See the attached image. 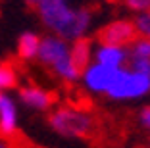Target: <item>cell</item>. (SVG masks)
I'll use <instances>...</instances> for the list:
<instances>
[{
  "instance_id": "6da1fadb",
  "label": "cell",
  "mask_w": 150,
  "mask_h": 148,
  "mask_svg": "<svg viewBox=\"0 0 150 148\" xmlns=\"http://www.w3.org/2000/svg\"><path fill=\"white\" fill-rule=\"evenodd\" d=\"M37 13L50 35L62 37L67 42L87 37L93 25V13L87 8H73L69 0H40Z\"/></svg>"
},
{
  "instance_id": "7a4b0ae2",
  "label": "cell",
  "mask_w": 150,
  "mask_h": 148,
  "mask_svg": "<svg viewBox=\"0 0 150 148\" xmlns=\"http://www.w3.org/2000/svg\"><path fill=\"white\" fill-rule=\"evenodd\" d=\"M37 60L44 67H48L50 73H54L58 79H62L64 83H77L79 81L81 71L75 67L73 60H71L69 42L62 37H56V35L42 37Z\"/></svg>"
},
{
  "instance_id": "3957f363",
  "label": "cell",
  "mask_w": 150,
  "mask_h": 148,
  "mask_svg": "<svg viewBox=\"0 0 150 148\" xmlns=\"http://www.w3.org/2000/svg\"><path fill=\"white\" fill-rule=\"evenodd\" d=\"M48 125L56 135L64 139H85L91 137L94 131V118L87 110L62 106L50 112Z\"/></svg>"
},
{
  "instance_id": "277c9868",
  "label": "cell",
  "mask_w": 150,
  "mask_h": 148,
  "mask_svg": "<svg viewBox=\"0 0 150 148\" xmlns=\"http://www.w3.org/2000/svg\"><path fill=\"white\" fill-rule=\"evenodd\" d=\"M150 94V75L139 73L131 67H119L115 69L114 81L104 96L114 102H133L141 100Z\"/></svg>"
},
{
  "instance_id": "5b68a950",
  "label": "cell",
  "mask_w": 150,
  "mask_h": 148,
  "mask_svg": "<svg viewBox=\"0 0 150 148\" xmlns=\"http://www.w3.org/2000/svg\"><path fill=\"white\" fill-rule=\"evenodd\" d=\"M115 69L106 67V65H100L96 62H91V64L81 71L79 75V83L83 85V89L88 94L94 96H104L110 89L112 81H114Z\"/></svg>"
},
{
  "instance_id": "8992f818",
  "label": "cell",
  "mask_w": 150,
  "mask_h": 148,
  "mask_svg": "<svg viewBox=\"0 0 150 148\" xmlns=\"http://www.w3.org/2000/svg\"><path fill=\"white\" fill-rule=\"evenodd\" d=\"M139 37L133 19H114L106 23L98 33V42L115 44V46H129Z\"/></svg>"
},
{
  "instance_id": "52a82bcc",
  "label": "cell",
  "mask_w": 150,
  "mask_h": 148,
  "mask_svg": "<svg viewBox=\"0 0 150 148\" xmlns=\"http://www.w3.org/2000/svg\"><path fill=\"white\" fill-rule=\"evenodd\" d=\"M18 102L33 112H50L54 106V94L42 87L27 85L18 91Z\"/></svg>"
},
{
  "instance_id": "ba28073f",
  "label": "cell",
  "mask_w": 150,
  "mask_h": 148,
  "mask_svg": "<svg viewBox=\"0 0 150 148\" xmlns=\"http://www.w3.org/2000/svg\"><path fill=\"white\" fill-rule=\"evenodd\" d=\"M19 127V110L18 100L13 96L2 92L0 94V137L10 139L18 133Z\"/></svg>"
},
{
  "instance_id": "9c48e42d",
  "label": "cell",
  "mask_w": 150,
  "mask_h": 148,
  "mask_svg": "<svg viewBox=\"0 0 150 148\" xmlns=\"http://www.w3.org/2000/svg\"><path fill=\"white\" fill-rule=\"evenodd\" d=\"M127 58H129L127 46H115V44H104V42H98L96 46H93V62L112 67V69L125 67Z\"/></svg>"
},
{
  "instance_id": "30bf717a",
  "label": "cell",
  "mask_w": 150,
  "mask_h": 148,
  "mask_svg": "<svg viewBox=\"0 0 150 148\" xmlns=\"http://www.w3.org/2000/svg\"><path fill=\"white\" fill-rule=\"evenodd\" d=\"M40 39L42 37L37 35L35 31H25L21 33L18 39V58L21 62H31V60H37V54H39V46H40Z\"/></svg>"
},
{
  "instance_id": "8fae6325",
  "label": "cell",
  "mask_w": 150,
  "mask_h": 148,
  "mask_svg": "<svg viewBox=\"0 0 150 148\" xmlns=\"http://www.w3.org/2000/svg\"><path fill=\"white\" fill-rule=\"evenodd\" d=\"M69 50H71V60H73L75 67L79 71H83L91 62H93V42L83 37V39L71 40L69 42Z\"/></svg>"
},
{
  "instance_id": "7c38bea8",
  "label": "cell",
  "mask_w": 150,
  "mask_h": 148,
  "mask_svg": "<svg viewBox=\"0 0 150 148\" xmlns=\"http://www.w3.org/2000/svg\"><path fill=\"white\" fill-rule=\"evenodd\" d=\"M127 50H129L127 60H150V39L139 35L127 46Z\"/></svg>"
},
{
  "instance_id": "4fadbf2b",
  "label": "cell",
  "mask_w": 150,
  "mask_h": 148,
  "mask_svg": "<svg viewBox=\"0 0 150 148\" xmlns=\"http://www.w3.org/2000/svg\"><path fill=\"white\" fill-rule=\"evenodd\" d=\"M16 85H18L16 69L8 64H0V89L6 92L8 89H13Z\"/></svg>"
},
{
  "instance_id": "5bb4252c",
  "label": "cell",
  "mask_w": 150,
  "mask_h": 148,
  "mask_svg": "<svg viewBox=\"0 0 150 148\" xmlns=\"http://www.w3.org/2000/svg\"><path fill=\"white\" fill-rule=\"evenodd\" d=\"M133 23H135V27H137V33H139V35L150 39V12L139 13L137 18L133 19Z\"/></svg>"
},
{
  "instance_id": "9a60e30c",
  "label": "cell",
  "mask_w": 150,
  "mask_h": 148,
  "mask_svg": "<svg viewBox=\"0 0 150 148\" xmlns=\"http://www.w3.org/2000/svg\"><path fill=\"white\" fill-rule=\"evenodd\" d=\"M123 4H125V8H127L129 12H133L135 16L150 12V0H123Z\"/></svg>"
},
{
  "instance_id": "2e32d148",
  "label": "cell",
  "mask_w": 150,
  "mask_h": 148,
  "mask_svg": "<svg viewBox=\"0 0 150 148\" xmlns=\"http://www.w3.org/2000/svg\"><path fill=\"white\" fill-rule=\"evenodd\" d=\"M139 123H141L142 129L150 131V104L141 108V112H139Z\"/></svg>"
},
{
  "instance_id": "e0dca14e",
  "label": "cell",
  "mask_w": 150,
  "mask_h": 148,
  "mask_svg": "<svg viewBox=\"0 0 150 148\" xmlns=\"http://www.w3.org/2000/svg\"><path fill=\"white\" fill-rule=\"evenodd\" d=\"M0 148H10V144L6 142V139H2V137H0Z\"/></svg>"
},
{
  "instance_id": "ac0fdd59",
  "label": "cell",
  "mask_w": 150,
  "mask_h": 148,
  "mask_svg": "<svg viewBox=\"0 0 150 148\" xmlns=\"http://www.w3.org/2000/svg\"><path fill=\"white\" fill-rule=\"evenodd\" d=\"M27 2H29V4H33V6H37L40 2V0H27Z\"/></svg>"
},
{
  "instance_id": "d6986e66",
  "label": "cell",
  "mask_w": 150,
  "mask_h": 148,
  "mask_svg": "<svg viewBox=\"0 0 150 148\" xmlns=\"http://www.w3.org/2000/svg\"><path fill=\"white\" fill-rule=\"evenodd\" d=\"M146 148H150V131H148V142H146Z\"/></svg>"
},
{
  "instance_id": "ffe728a7",
  "label": "cell",
  "mask_w": 150,
  "mask_h": 148,
  "mask_svg": "<svg viewBox=\"0 0 150 148\" xmlns=\"http://www.w3.org/2000/svg\"><path fill=\"white\" fill-rule=\"evenodd\" d=\"M2 92H4V91H2V89H0V94H2Z\"/></svg>"
}]
</instances>
